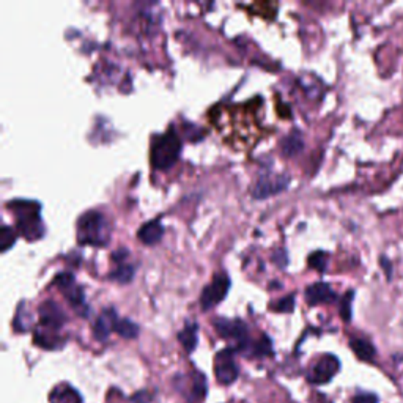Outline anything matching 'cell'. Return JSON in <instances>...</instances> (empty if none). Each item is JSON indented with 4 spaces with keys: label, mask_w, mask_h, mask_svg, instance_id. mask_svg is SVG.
<instances>
[{
    "label": "cell",
    "mask_w": 403,
    "mask_h": 403,
    "mask_svg": "<svg viewBox=\"0 0 403 403\" xmlns=\"http://www.w3.org/2000/svg\"><path fill=\"white\" fill-rule=\"evenodd\" d=\"M8 208L15 213L16 227L19 233L24 235L28 241H35L44 235V226L39 216L38 202L33 200H13L8 204Z\"/></svg>",
    "instance_id": "obj_1"
},
{
    "label": "cell",
    "mask_w": 403,
    "mask_h": 403,
    "mask_svg": "<svg viewBox=\"0 0 403 403\" xmlns=\"http://www.w3.org/2000/svg\"><path fill=\"white\" fill-rule=\"evenodd\" d=\"M181 153V139L174 129L154 139L152 145V164L154 169L167 170L174 165Z\"/></svg>",
    "instance_id": "obj_2"
},
{
    "label": "cell",
    "mask_w": 403,
    "mask_h": 403,
    "mask_svg": "<svg viewBox=\"0 0 403 403\" xmlns=\"http://www.w3.org/2000/svg\"><path fill=\"white\" fill-rule=\"evenodd\" d=\"M107 224L98 211H87L78 221V240L84 246H105L107 243Z\"/></svg>",
    "instance_id": "obj_3"
},
{
    "label": "cell",
    "mask_w": 403,
    "mask_h": 403,
    "mask_svg": "<svg viewBox=\"0 0 403 403\" xmlns=\"http://www.w3.org/2000/svg\"><path fill=\"white\" fill-rule=\"evenodd\" d=\"M341 372V361L336 355H323L310 367L309 382L312 384H326Z\"/></svg>",
    "instance_id": "obj_4"
},
{
    "label": "cell",
    "mask_w": 403,
    "mask_h": 403,
    "mask_svg": "<svg viewBox=\"0 0 403 403\" xmlns=\"http://www.w3.org/2000/svg\"><path fill=\"white\" fill-rule=\"evenodd\" d=\"M230 289V278L226 273H220L215 276L210 285H206L200 296V306L204 310H210L217 306L224 298L227 296Z\"/></svg>",
    "instance_id": "obj_5"
},
{
    "label": "cell",
    "mask_w": 403,
    "mask_h": 403,
    "mask_svg": "<svg viewBox=\"0 0 403 403\" xmlns=\"http://www.w3.org/2000/svg\"><path fill=\"white\" fill-rule=\"evenodd\" d=\"M177 384L180 393L186 397L188 403H199L206 395V378L200 372H194L192 375L178 377Z\"/></svg>",
    "instance_id": "obj_6"
},
{
    "label": "cell",
    "mask_w": 403,
    "mask_h": 403,
    "mask_svg": "<svg viewBox=\"0 0 403 403\" xmlns=\"http://www.w3.org/2000/svg\"><path fill=\"white\" fill-rule=\"evenodd\" d=\"M215 373L217 382L222 384H232L233 382H237V378L240 375V368L237 366V362H235L232 348H226L217 353L215 359Z\"/></svg>",
    "instance_id": "obj_7"
},
{
    "label": "cell",
    "mask_w": 403,
    "mask_h": 403,
    "mask_svg": "<svg viewBox=\"0 0 403 403\" xmlns=\"http://www.w3.org/2000/svg\"><path fill=\"white\" fill-rule=\"evenodd\" d=\"M216 332L224 339H232L238 342L240 348H244L249 339H247V326L243 320H229V319H216L213 321Z\"/></svg>",
    "instance_id": "obj_8"
},
{
    "label": "cell",
    "mask_w": 403,
    "mask_h": 403,
    "mask_svg": "<svg viewBox=\"0 0 403 403\" xmlns=\"http://www.w3.org/2000/svg\"><path fill=\"white\" fill-rule=\"evenodd\" d=\"M289 183L290 180L285 175H265L256 183V186L252 188V195H254V199L258 200L268 199L271 197V195L285 191Z\"/></svg>",
    "instance_id": "obj_9"
},
{
    "label": "cell",
    "mask_w": 403,
    "mask_h": 403,
    "mask_svg": "<svg viewBox=\"0 0 403 403\" xmlns=\"http://www.w3.org/2000/svg\"><path fill=\"white\" fill-rule=\"evenodd\" d=\"M39 325L49 331H57L66 323V315L55 301H44L38 309Z\"/></svg>",
    "instance_id": "obj_10"
},
{
    "label": "cell",
    "mask_w": 403,
    "mask_h": 403,
    "mask_svg": "<svg viewBox=\"0 0 403 403\" xmlns=\"http://www.w3.org/2000/svg\"><path fill=\"white\" fill-rule=\"evenodd\" d=\"M336 293H334L332 287L326 282H315V284L309 285L306 290V301L309 306H319V304H326L336 301Z\"/></svg>",
    "instance_id": "obj_11"
},
{
    "label": "cell",
    "mask_w": 403,
    "mask_h": 403,
    "mask_svg": "<svg viewBox=\"0 0 403 403\" xmlns=\"http://www.w3.org/2000/svg\"><path fill=\"white\" fill-rule=\"evenodd\" d=\"M117 312H115L114 307H107L102 310V314L98 316L93 326V336L96 341H106L111 334L115 330V325H117Z\"/></svg>",
    "instance_id": "obj_12"
},
{
    "label": "cell",
    "mask_w": 403,
    "mask_h": 403,
    "mask_svg": "<svg viewBox=\"0 0 403 403\" xmlns=\"http://www.w3.org/2000/svg\"><path fill=\"white\" fill-rule=\"evenodd\" d=\"M350 348L356 355V358L364 362H372L377 358V348L370 341L364 337H351Z\"/></svg>",
    "instance_id": "obj_13"
},
{
    "label": "cell",
    "mask_w": 403,
    "mask_h": 403,
    "mask_svg": "<svg viewBox=\"0 0 403 403\" xmlns=\"http://www.w3.org/2000/svg\"><path fill=\"white\" fill-rule=\"evenodd\" d=\"M163 235H164V227L158 220L143 224L139 232H137V237H139L142 243L147 246L158 244L161 238H163Z\"/></svg>",
    "instance_id": "obj_14"
},
{
    "label": "cell",
    "mask_w": 403,
    "mask_h": 403,
    "mask_svg": "<svg viewBox=\"0 0 403 403\" xmlns=\"http://www.w3.org/2000/svg\"><path fill=\"white\" fill-rule=\"evenodd\" d=\"M51 403H84L79 391L70 384H59L49 395Z\"/></svg>",
    "instance_id": "obj_15"
},
{
    "label": "cell",
    "mask_w": 403,
    "mask_h": 403,
    "mask_svg": "<svg viewBox=\"0 0 403 403\" xmlns=\"http://www.w3.org/2000/svg\"><path fill=\"white\" fill-rule=\"evenodd\" d=\"M303 148H304V141H303V136L299 134L298 131H293L292 134L285 136L284 141L280 142V152L287 158L296 156L298 153L303 152Z\"/></svg>",
    "instance_id": "obj_16"
},
{
    "label": "cell",
    "mask_w": 403,
    "mask_h": 403,
    "mask_svg": "<svg viewBox=\"0 0 403 403\" xmlns=\"http://www.w3.org/2000/svg\"><path fill=\"white\" fill-rule=\"evenodd\" d=\"M178 341L184 347V350L188 351V353H191V351L195 350L197 347V342H199V337H197V325L194 323V321H188L186 326H184V330L178 332Z\"/></svg>",
    "instance_id": "obj_17"
},
{
    "label": "cell",
    "mask_w": 403,
    "mask_h": 403,
    "mask_svg": "<svg viewBox=\"0 0 403 403\" xmlns=\"http://www.w3.org/2000/svg\"><path fill=\"white\" fill-rule=\"evenodd\" d=\"M115 332L118 334L120 337L123 339H136L139 336V325L134 323V321L129 320V319H122L117 321V325H115Z\"/></svg>",
    "instance_id": "obj_18"
},
{
    "label": "cell",
    "mask_w": 403,
    "mask_h": 403,
    "mask_svg": "<svg viewBox=\"0 0 403 403\" xmlns=\"http://www.w3.org/2000/svg\"><path fill=\"white\" fill-rule=\"evenodd\" d=\"M33 342L44 350H55L63 345V341L60 337L51 336V334H46L38 330L35 331V334H33Z\"/></svg>",
    "instance_id": "obj_19"
},
{
    "label": "cell",
    "mask_w": 403,
    "mask_h": 403,
    "mask_svg": "<svg viewBox=\"0 0 403 403\" xmlns=\"http://www.w3.org/2000/svg\"><path fill=\"white\" fill-rule=\"evenodd\" d=\"M136 274V268L132 265L122 263L111 273V279L118 282V284H129Z\"/></svg>",
    "instance_id": "obj_20"
},
{
    "label": "cell",
    "mask_w": 403,
    "mask_h": 403,
    "mask_svg": "<svg viewBox=\"0 0 403 403\" xmlns=\"http://www.w3.org/2000/svg\"><path fill=\"white\" fill-rule=\"evenodd\" d=\"M353 299H355V290H348L342 296L339 312H341V316H342V320L345 321V323H350L351 316H353Z\"/></svg>",
    "instance_id": "obj_21"
},
{
    "label": "cell",
    "mask_w": 403,
    "mask_h": 403,
    "mask_svg": "<svg viewBox=\"0 0 403 403\" xmlns=\"http://www.w3.org/2000/svg\"><path fill=\"white\" fill-rule=\"evenodd\" d=\"M0 241H2V244H0V251L7 252L10 247L16 243L15 230L10 226H3L2 230H0Z\"/></svg>",
    "instance_id": "obj_22"
},
{
    "label": "cell",
    "mask_w": 403,
    "mask_h": 403,
    "mask_svg": "<svg viewBox=\"0 0 403 403\" xmlns=\"http://www.w3.org/2000/svg\"><path fill=\"white\" fill-rule=\"evenodd\" d=\"M328 265V254L323 251H316L309 257V267L316 269L319 273H325Z\"/></svg>",
    "instance_id": "obj_23"
},
{
    "label": "cell",
    "mask_w": 403,
    "mask_h": 403,
    "mask_svg": "<svg viewBox=\"0 0 403 403\" xmlns=\"http://www.w3.org/2000/svg\"><path fill=\"white\" fill-rule=\"evenodd\" d=\"M252 350H254L256 356H268L273 353V343L271 339L268 336H262L258 341L252 345Z\"/></svg>",
    "instance_id": "obj_24"
},
{
    "label": "cell",
    "mask_w": 403,
    "mask_h": 403,
    "mask_svg": "<svg viewBox=\"0 0 403 403\" xmlns=\"http://www.w3.org/2000/svg\"><path fill=\"white\" fill-rule=\"evenodd\" d=\"M295 309V295H287L273 304V310L279 314H290Z\"/></svg>",
    "instance_id": "obj_25"
},
{
    "label": "cell",
    "mask_w": 403,
    "mask_h": 403,
    "mask_svg": "<svg viewBox=\"0 0 403 403\" xmlns=\"http://www.w3.org/2000/svg\"><path fill=\"white\" fill-rule=\"evenodd\" d=\"M54 285L57 287H60V290H66L68 287H71L74 285V278H73V274L71 273H59L55 276V279H54Z\"/></svg>",
    "instance_id": "obj_26"
},
{
    "label": "cell",
    "mask_w": 403,
    "mask_h": 403,
    "mask_svg": "<svg viewBox=\"0 0 403 403\" xmlns=\"http://www.w3.org/2000/svg\"><path fill=\"white\" fill-rule=\"evenodd\" d=\"M351 403H379V399L373 393H358L351 399Z\"/></svg>",
    "instance_id": "obj_27"
},
{
    "label": "cell",
    "mask_w": 403,
    "mask_h": 403,
    "mask_svg": "<svg viewBox=\"0 0 403 403\" xmlns=\"http://www.w3.org/2000/svg\"><path fill=\"white\" fill-rule=\"evenodd\" d=\"M379 265H382L383 271H386V278H388V280L393 279V263H391L389 258L382 256L379 257Z\"/></svg>",
    "instance_id": "obj_28"
},
{
    "label": "cell",
    "mask_w": 403,
    "mask_h": 403,
    "mask_svg": "<svg viewBox=\"0 0 403 403\" xmlns=\"http://www.w3.org/2000/svg\"><path fill=\"white\" fill-rule=\"evenodd\" d=\"M273 258H274V262L278 263L280 268H285L287 262H289V258H287L285 251H276V254L273 256Z\"/></svg>",
    "instance_id": "obj_29"
},
{
    "label": "cell",
    "mask_w": 403,
    "mask_h": 403,
    "mask_svg": "<svg viewBox=\"0 0 403 403\" xmlns=\"http://www.w3.org/2000/svg\"><path fill=\"white\" fill-rule=\"evenodd\" d=\"M126 257H128V251H125V249H118L117 252H114V256H112V260H114V262H117L118 265H122V263H125L123 260H126Z\"/></svg>",
    "instance_id": "obj_30"
}]
</instances>
